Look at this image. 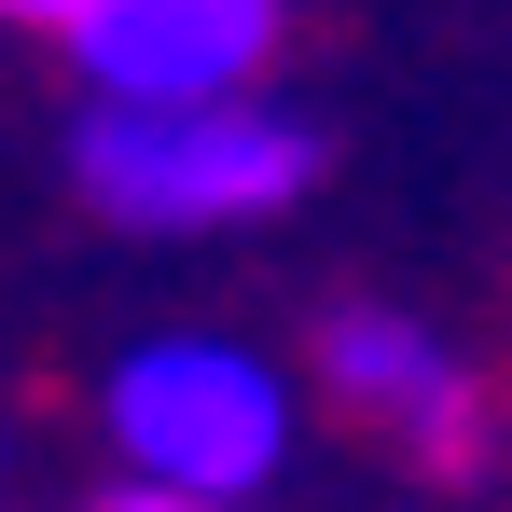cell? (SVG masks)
Returning a JSON list of instances; mask_svg holds the SVG:
<instances>
[{
    "mask_svg": "<svg viewBox=\"0 0 512 512\" xmlns=\"http://www.w3.org/2000/svg\"><path fill=\"white\" fill-rule=\"evenodd\" d=\"M319 167V139L263 97H97L70 125V180H84L97 222L125 236H222L291 208Z\"/></svg>",
    "mask_w": 512,
    "mask_h": 512,
    "instance_id": "obj_1",
    "label": "cell"
},
{
    "mask_svg": "<svg viewBox=\"0 0 512 512\" xmlns=\"http://www.w3.org/2000/svg\"><path fill=\"white\" fill-rule=\"evenodd\" d=\"M111 457L139 485H194V499H263L291 471V374L236 333H153L111 360L97 388Z\"/></svg>",
    "mask_w": 512,
    "mask_h": 512,
    "instance_id": "obj_2",
    "label": "cell"
},
{
    "mask_svg": "<svg viewBox=\"0 0 512 512\" xmlns=\"http://www.w3.org/2000/svg\"><path fill=\"white\" fill-rule=\"evenodd\" d=\"M319 402L360 416L374 443H402L416 471H471L485 457V374L402 305H333L319 319Z\"/></svg>",
    "mask_w": 512,
    "mask_h": 512,
    "instance_id": "obj_3",
    "label": "cell"
},
{
    "mask_svg": "<svg viewBox=\"0 0 512 512\" xmlns=\"http://www.w3.org/2000/svg\"><path fill=\"white\" fill-rule=\"evenodd\" d=\"M291 0H97L70 28V70L97 97H250L277 70Z\"/></svg>",
    "mask_w": 512,
    "mask_h": 512,
    "instance_id": "obj_4",
    "label": "cell"
},
{
    "mask_svg": "<svg viewBox=\"0 0 512 512\" xmlns=\"http://www.w3.org/2000/svg\"><path fill=\"white\" fill-rule=\"evenodd\" d=\"M97 512H263V499H194V485H139V471H125Z\"/></svg>",
    "mask_w": 512,
    "mask_h": 512,
    "instance_id": "obj_5",
    "label": "cell"
},
{
    "mask_svg": "<svg viewBox=\"0 0 512 512\" xmlns=\"http://www.w3.org/2000/svg\"><path fill=\"white\" fill-rule=\"evenodd\" d=\"M84 14H97V0H0V28H42V42H70Z\"/></svg>",
    "mask_w": 512,
    "mask_h": 512,
    "instance_id": "obj_6",
    "label": "cell"
}]
</instances>
